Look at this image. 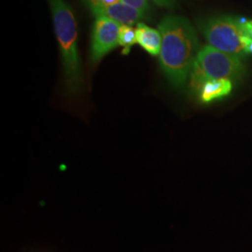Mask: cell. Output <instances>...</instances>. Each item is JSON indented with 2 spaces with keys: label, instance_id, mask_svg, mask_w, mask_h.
<instances>
[{
  "label": "cell",
  "instance_id": "8fae6325",
  "mask_svg": "<svg viewBox=\"0 0 252 252\" xmlns=\"http://www.w3.org/2000/svg\"><path fill=\"white\" fill-rule=\"evenodd\" d=\"M118 1H120V0H82L84 5L90 9L91 12L93 14H94L101 8L108 6V5H111Z\"/></svg>",
  "mask_w": 252,
  "mask_h": 252
},
{
  "label": "cell",
  "instance_id": "5b68a950",
  "mask_svg": "<svg viewBox=\"0 0 252 252\" xmlns=\"http://www.w3.org/2000/svg\"><path fill=\"white\" fill-rule=\"evenodd\" d=\"M91 35L90 60L98 63L101 59L119 46V31L121 25L103 15L94 16Z\"/></svg>",
  "mask_w": 252,
  "mask_h": 252
},
{
  "label": "cell",
  "instance_id": "5bb4252c",
  "mask_svg": "<svg viewBox=\"0 0 252 252\" xmlns=\"http://www.w3.org/2000/svg\"><path fill=\"white\" fill-rule=\"evenodd\" d=\"M153 2L159 7L173 9L178 4V0H153Z\"/></svg>",
  "mask_w": 252,
  "mask_h": 252
},
{
  "label": "cell",
  "instance_id": "ba28073f",
  "mask_svg": "<svg viewBox=\"0 0 252 252\" xmlns=\"http://www.w3.org/2000/svg\"><path fill=\"white\" fill-rule=\"evenodd\" d=\"M136 43L153 56L160 54L162 35L159 30L148 27L144 23H138L135 28Z\"/></svg>",
  "mask_w": 252,
  "mask_h": 252
},
{
  "label": "cell",
  "instance_id": "30bf717a",
  "mask_svg": "<svg viewBox=\"0 0 252 252\" xmlns=\"http://www.w3.org/2000/svg\"><path fill=\"white\" fill-rule=\"evenodd\" d=\"M120 1L125 3L127 6L140 11L146 16L148 15V13L151 9V5H150L149 0H120Z\"/></svg>",
  "mask_w": 252,
  "mask_h": 252
},
{
  "label": "cell",
  "instance_id": "277c9868",
  "mask_svg": "<svg viewBox=\"0 0 252 252\" xmlns=\"http://www.w3.org/2000/svg\"><path fill=\"white\" fill-rule=\"evenodd\" d=\"M200 33L209 46L241 59L247 56L241 42L240 19L229 15H216L197 21Z\"/></svg>",
  "mask_w": 252,
  "mask_h": 252
},
{
  "label": "cell",
  "instance_id": "3957f363",
  "mask_svg": "<svg viewBox=\"0 0 252 252\" xmlns=\"http://www.w3.org/2000/svg\"><path fill=\"white\" fill-rule=\"evenodd\" d=\"M245 74L243 59L211 46H204L199 51L189 74V87L194 94L208 80L239 81Z\"/></svg>",
  "mask_w": 252,
  "mask_h": 252
},
{
  "label": "cell",
  "instance_id": "4fadbf2b",
  "mask_svg": "<svg viewBox=\"0 0 252 252\" xmlns=\"http://www.w3.org/2000/svg\"><path fill=\"white\" fill-rule=\"evenodd\" d=\"M241 42H242L245 54H247V55L248 54H252V38L242 35V36H241Z\"/></svg>",
  "mask_w": 252,
  "mask_h": 252
},
{
  "label": "cell",
  "instance_id": "52a82bcc",
  "mask_svg": "<svg viewBox=\"0 0 252 252\" xmlns=\"http://www.w3.org/2000/svg\"><path fill=\"white\" fill-rule=\"evenodd\" d=\"M233 90V81L226 79L205 81L194 93L202 104H210L228 96Z\"/></svg>",
  "mask_w": 252,
  "mask_h": 252
},
{
  "label": "cell",
  "instance_id": "8992f818",
  "mask_svg": "<svg viewBox=\"0 0 252 252\" xmlns=\"http://www.w3.org/2000/svg\"><path fill=\"white\" fill-rule=\"evenodd\" d=\"M94 15V16L103 15L117 22L120 25H126V26H132L135 24H138L140 23L141 20L147 17L140 11L127 6L121 1H118L111 5H108L101 8Z\"/></svg>",
  "mask_w": 252,
  "mask_h": 252
},
{
  "label": "cell",
  "instance_id": "7c38bea8",
  "mask_svg": "<svg viewBox=\"0 0 252 252\" xmlns=\"http://www.w3.org/2000/svg\"><path fill=\"white\" fill-rule=\"evenodd\" d=\"M240 26L244 36L252 38V20L240 19Z\"/></svg>",
  "mask_w": 252,
  "mask_h": 252
},
{
  "label": "cell",
  "instance_id": "6da1fadb",
  "mask_svg": "<svg viewBox=\"0 0 252 252\" xmlns=\"http://www.w3.org/2000/svg\"><path fill=\"white\" fill-rule=\"evenodd\" d=\"M162 35L159 62L162 72L175 89L186 85L198 54L196 30L189 21L179 15H167L158 27Z\"/></svg>",
  "mask_w": 252,
  "mask_h": 252
},
{
  "label": "cell",
  "instance_id": "7a4b0ae2",
  "mask_svg": "<svg viewBox=\"0 0 252 252\" xmlns=\"http://www.w3.org/2000/svg\"><path fill=\"white\" fill-rule=\"evenodd\" d=\"M48 2L62 56L64 82L68 92L76 94L82 87L83 75L78 49V26L75 13L65 0H48Z\"/></svg>",
  "mask_w": 252,
  "mask_h": 252
},
{
  "label": "cell",
  "instance_id": "9c48e42d",
  "mask_svg": "<svg viewBox=\"0 0 252 252\" xmlns=\"http://www.w3.org/2000/svg\"><path fill=\"white\" fill-rule=\"evenodd\" d=\"M136 43L135 29L131 26L121 25L119 31V46L123 48V54H128Z\"/></svg>",
  "mask_w": 252,
  "mask_h": 252
}]
</instances>
